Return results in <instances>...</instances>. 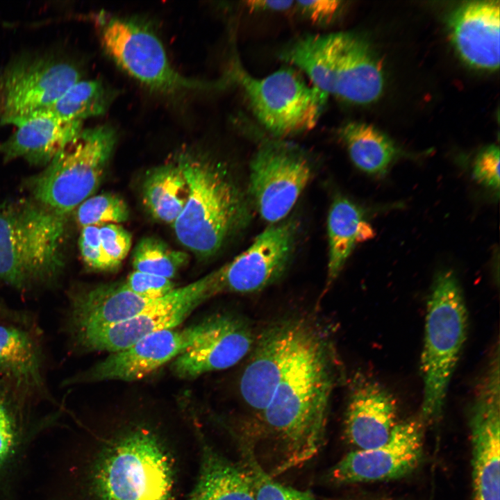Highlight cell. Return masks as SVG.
<instances>
[{
    "instance_id": "6da1fadb",
    "label": "cell",
    "mask_w": 500,
    "mask_h": 500,
    "mask_svg": "<svg viewBox=\"0 0 500 500\" xmlns=\"http://www.w3.org/2000/svg\"><path fill=\"white\" fill-rule=\"evenodd\" d=\"M255 344L240 388L277 449L274 477L303 466L322 449L332 367L322 336L303 319L273 324Z\"/></svg>"
},
{
    "instance_id": "7a4b0ae2",
    "label": "cell",
    "mask_w": 500,
    "mask_h": 500,
    "mask_svg": "<svg viewBox=\"0 0 500 500\" xmlns=\"http://www.w3.org/2000/svg\"><path fill=\"white\" fill-rule=\"evenodd\" d=\"M188 186L186 203L173 224L178 240L203 258L215 255L244 228L251 212L244 194L227 170L205 156L177 159Z\"/></svg>"
},
{
    "instance_id": "3957f363",
    "label": "cell",
    "mask_w": 500,
    "mask_h": 500,
    "mask_svg": "<svg viewBox=\"0 0 500 500\" xmlns=\"http://www.w3.org/2000/svg\"><path fill=\"white\" fill-rule=\"evenodd\" d=\"M66 224L67 216L34 199L0 204V280L22 291L56 281Z\"/></svg>"
},
{
    "instance_id": "277c9868",
    "label": "cell",
    "mask_w": 500,
    "mask_h": 500,
    "mask_svg": "<svg viewBox=\"0 0 500 500\" xmlns=\"http://www.w3.org/2000/svg\"><path fill=\"white\" fill-rule=\"evenodd\" d=\"M467 310L454 273L449 269L435 276L427 303L420 369L424 391L421 418L438 419L443 411L452 374L465 344Z\"/></svg>"
},
{
    "instance_id": "5b68a950",
    "label": "cell",
    "mask_w": 500,
    "mask_h": 500,
    "mask_svg": "<svg viewBox=\"0 0 500 500\" xmlns=\"http://www.w3.org/2000/svg\"><path fill=\"white\" fill-rule=\"evenodd\" d=\"M116 142L108 126L86 128L44 169L30 178L33 199L67 216L96 190Z\"/></svg>"
},
{
    "instance_id": "8992f818",
    "label": "cell",
    "mask_w": 500,
    "mask_h": 500,
    "mask_svg": "<svg viewBox=\"0 0 500 500\" xmlns=\"http://www.w3.org/2000/svg\"><path fill=\"white\" fill-rule=\"evenodd\" d=\"M95 485L103 500H170L172 472L155 438L137 432L104 456L96 472Z\"/></svg>"
},
{
    "instance_id": "52a82bcc",
    "label": "cell",
    "mask_w": 500,
    "mask_h": 500,
    "mask_svg": "<svg viewBox=\"0 0 500 500\" xmlns=\"http://www.w3.org/2000/svg\"><path fill=\"white\" fill-rule=\"evenodd\" d=\"M235 77L257 119L273 135L284 138L313 128L328 95L309 85L292 68L256 78L238 65Z\"/></svg>"
},
{
    "instance_id": "ba28073f",
    "label": "cell",
    "mask_w": 500,
    "mask_h": 500,
    "mask_svg": "<svg viewBox=\"0 0 500 500\" xmlns=\"http://www.w3.org/2000/svg\"><path fill=\"white\" fill-rule=\"evenodd\" d=\"M80 79L78 67L60 55L17 57L0 72V124H13L46 110Z\"/></svg>"
},
{
    "instance_id": "9c48e42d",
    "label": "cell",
    "mask_w": 500,
    "mask_h": 500,
    "mask_svg": "<svg viewBox=\"0 0 500 500\" xmlns=\"http://www.w3.org/2000/svg\"><path fill=\"white\" fill-rule=\"evenodd\" d=\"M101 38L105 50L118 66L157 92L177 94L219 85L179 74L170 64L157 36L136 23L111 18L103 24Z\"/></svg>"
},
{
    "instance_id": "30bf717a",
    "label": "cell",
    "mask_w": 500,
    "mask_h": 500,
    "mask_svg": "<svg viewBox=\"0 0 500 500\" xmlns=\"http://www.w3.org/2000/svg\"><path fill=\"white\" fill-rule=\"evenodd\" d=\"M212 272L154 300L137 315L116 324L70 336L84 351L124 350L153 333L175 328L203 302L217 295Z\"/></svg>"
},
{
    "instance_id": "8fae6325",
    "label": "cell",
    "mask_w": 500,
    "mask_h": 500,
    "mask_svg": "<svg viewBox=\"0 0 500 500\" xmlns=\"http://www.w3.org/2000/svg\"><path fill=\"white\" fill-rule=\"evenodd\" d=\"M308 159L292 146L262 144L250 162L249 191L260 217L269 224L287 218L312 176Z\"/></svg>"
},
{
    "instance_id": "7c38bea8",
    "label": "cell",
    "mask_w": 500,
    "mask_h": 500,
    "mask_svg": "<svg viewBox=\"0 0 500 500\" xmlns=\"http://www.w3.org/2000/svg\"><path fill=\"white\" fill-rule=\"evenodd\" d=\"M297 222L285 219L268 226L244 251L213 271L217 293H252L277 281L292 257Z\"/></svg>"
},
{
    "instance_id": "4fadbf2b",
    "label": "cell",
    "mask_w": 500,
    "mask_h": 500,
    "mask_svg": "<svg viewBox=\"0 0 500 500\" xmlns=\"http://www.w3.org/2000/svg\"><path fill=\"white\" fill-rule=\"evenodd\" d=\"M424 424L421 417L398 422L385 444L346 454L330 470L329 479L334 483L351 484L406 476L421 460Z\"/></svg>"
},
{
    "instance_id": "5bb4252c",
    "label": "cell",
    "mask_w": 500,
    "mask_h": 500,
    "mask_svg": "<svg viewBox=\"0 0 500 500\" xmlns=\"http://www.w3.org/2000/svg\"><path fill=\"white\" fill-rule=\"evenodd\" d=\"M207 319L182 329L150 334L127 349L110 353L105 359L62 382L64 385L104 381H134L144 378L173 360L204 330Z\"/></svg>"
},
{
    "instance_id": "9a60e30c",
    "label": "cell",
    "mask_w": 500,
    "mask_h": 500,
    "mask_svg": "<svg viewBox=\"0 0 500 500\" xmlns=\"http://www.w3.org/2000/svg\"><path fill=\"white\" fill-rule=\"evenodd\" d=\"M474 500H500L499 372L489 369L474 401L469 419Z\"/></svg>"
},
{
    "instance_id": "2e32d148",
    "label": "cell",
    "mask_w": 500,
    "mask_h": 500,
    "mask_svg": "<svg viewBox=\"0 0 500 500\" xmlns=\"http://www.w3.org/2000/svg\"><path fill=\"white\" fill-rule=\"evenodd\" d=\"M253 344L252 330L243 319L216 315L207 318L204 330L173 360L171 370L179 378L192 379L225 369L240 362Z\"/></svg>"
},
{
    "instance_id": "e0dca14e",
    "label": "cell",
    "mask_w": 500,
    "mask_h": 500,
    "mask_svg": "<svg viewBox=\"0 0 500 500\" xmlns=\"http://www.w3.org/2000/svg\"><path fill=\"white\" fill-rule=\"evenodd\" d=\"M344 415V435L356 449L385 444L397 424L392 394L376 379L358 373L349 388Z\"/></svg>"
},
{
    "instance_id": "ac0fdd59",
    "label": "cell",
    "mask_w": 500,
    "mask_h": 500,
    "mask_svg": "<svg viewBox=\"0 0 500 500\" xmlns=\"http://www.w3.org/2000/svg\"><path fill=\"white\" fill-rule=\"evenodd\" d=\"M0 377L31 397H49L39 332L8 312L0 317Z\"/></svg>"
},
{
    "instance_id": "d6986e66",
    "label": "cell",
    "mask_w": 500,
    "mask_h": 500,
    "mask_svg": "<svg viewBox=\"0 0 500 500\" xmlns=\"http://www.w3.org/2000/svg\"><path fill=\"white\" fill-rule=\"evenodd\" d=\"M83 123L64 120L47 111L33 114L12 124L16 130L0 142V156L4 161L22 158L45 167L80 135Z\"/></svg>"
},
{
    "instance_id": "ffe728a7",
    "label": "cell",
    "mask_w": 500,
    "mask_h": 500,
    "mask_svg": "<svg viewBox=\"0 0 500 500\" xmlns=\"http://www.w3.org/2000/svg\"><path fill=\"white\" fill-rule=\"evenodd\" d=\"M499 3L476 1L461 6L450 22L452 42L461 58L478 69L499 66Z\"/></svg>"
},
{
    "instance_id": "44dd1931",
    "label": "cell",
    "mask_w": 500,
    "mask_h": 500,
    "mask_svg": "<svg viewBox=\"0 0 500 500\" xmlns=\"http://www.w3.org/2000/svg\"><path fill=\"white\" fill-rule=\"evenodd\" d=\"M153 301L131 292L123 283L76 291L69 297L66 328L72 336L110 326L137 315Z\"/></svg>"
},
{
    "instance_id": "7402d4cb",
    "label": "cell",
    "mask_w": 500,
    "mask_h": 500,
    "mask_svg": "<svg viewBox=\"0 0 500 500\" xmlns=\"http://www.w3.org/2000/svg\"><path fill=\"white\" fill-rule=\"evenodd\" d=\"M384 87L382 65L361 38L340 33L334 66L333 94L356 104L376 101Z\"/></svg>"
},
{
    "instance_id": "603a6c76",
    "label": "cell",
    "mask_w": 500,
    "mask_h": 500,
    "mask_svg": "<svg viewBox=\"0 0 500 500\" xmlns=\"http://www.w3.org/2000/svg\"><path fill=\"white\" fill-rule=\"evenodd\" d=\"M327 230L328 288L341 273L356 244L372 238L374 233L365 221V210L343 196H338L330 206Z\"/></svg>"
},
{
    "instance_id": "cb8c5ba5",
    "label": "cell",
    "mask_w": 500,
    "mask_h": 500,
    "mask_svg": "<svg viewBox=\"0 0 500 500\" xmlns=\"http://www.w3.org/2000/svg\"><path fill=\"white\" fill-rule=\"evenodd\" d=\"M190 500H255L252 481L242 462L235 463L206 447Z\"/></svg>"
},
{
    "instance_id": "d4e9b609",
    "label": "cell",
    "mask_w": 500,
    "mask_h": 500,
    "mask_svg": "<svg viewBox=\"0 0 500 500\" xmlns=\"http://www.w3.org/2000/svg\"><path fill=\"white\" fill-rule=\"evenodd\" d=\"M340 33L306 35L285 47L280 57L306 73L312 85L333 94Z\"/></svg>"
},
{
    "instance_id": "484cf974",
    "label": "cell",
    "mask_w": 500,
    "mask_h": 500,
    "mask_svg": "<svg viewBox=\"0 0 500 500\" xmlns=\"http://www.w3.org/2000/svg\"><path fill=\"white\" fill-rule=\"evenodd\" d=\"M340 136L352 162L369 175L384 176L401 153L388 136L369 124L347 123Z\"/></svg>"
},
{
    "instance_id": "4316f807",
    "label": "cell",
    "mask_w": 500,
    "mask_h": 500,
    "mask_svg": "<svg viewBox=\"0 0 500 500\" xmlns=\"http://www.w3.org/2000/svg\"><path fill=\"white\" fill-rule=\"evenodd\" d=\"M188 192L185 177L176 160L157 167L147 174L142 200L155 219L174 224L186 203Z\"/></svg>"
},
{
    "instance_id": "83f0119b",
    "label": "cell",
    "mask_w": 500,
    "mask_h": 500,
    "mask_svg": "<svg viewBox=\"0 0 500 500\" xmlns=\"http://www.w3.org/2000/svg\"><path fill=\"white\" fill-rule=\"evenodd\" d=\"M32 398L0 377V473L11 465L17 453L26 408Z\"/></svg>"
},
{
    "instance_id": "f1b7e54d",
    "label": "cell",
    "mask_w": 500,
    "mask_h": 500,
    "mask_svg": "<svg viewBox=\"0 0 500 500\" xmlns=\"http://www.w3.org/2000/svg\"><path fill=\"white\" fill-rule=\"evenodd\" d=\"M110 100L111 94L100 81L80 79L43 111L64 120L83 122L104 113Z\"/></svg>"
},
{
    "instance_id": "f546056e",
    "label": "cell",
    "mask_w": 500,
    "mask_h": 500,
    "mask_svg": "<svg viewBox=\"0 0 500 500\" xmlns=\"http://www.w3.org/2000/svg\"><path fill=\"white\" fill-rule=\"evenodd\" d=\"M188 261L185 252L170 248L158 238L146 237L135 247L132 262L135 271L171 279Z\"/></svg>"
},
{
    "instance_id": "4dcf8cb0",
    "label": "cell",
    "mask_w": 500,
    "mask_h": 500,
    "mask_svg": "<svg viewBox=\"0 0 500 500\" xmlns=\"http://www.w3.org/2000/svg\"><path fill=\"white\" fill-rule=\"evenodd\" d=\"M242 463L252 481L255 500H317L309 491L284 485L274 480L258 460L251 442H240Z\"/></svg>"
},
{
    "instance_id": "1f68e13d",
    "label": "cell",
    "mask_w": 500,
    "mask_h": 500,
    "mask_svg": "<svg viewBox=\"0 0 500 500\" xmlns=\"http://www.w3.org/2000/svg\"><path fill=\"white\" fill-rule=\"evenodd\" d=\"M128 216L126 202L117 195L106 193L90 197L77 207L76 212V221L82 228L123 222Z\"/></svg>"
},
{
    "instance_id": "d6a6232c",
    "label": "cell",
    "mask_w": 500,
    "mask_h": 500,
    "mask_svg": "<svg viewBox=\"0 0 500 500\" xmlns=\"http://www.w3.org/2000/svg\"><path fill=\"white\" fill-rule=\"evenodd\" d=\"M99 233L102 250L115 269L120 265L131 249V235L117 224L99 226Z\"/></svg>"
},
{
    "instance_id": "836d02e7",
    "label": "cell",
    "mask_w": 500,
    "mask_h": 500,
    "mask_svg": "<svg viewBox=\"0 0 500 500\" xmlns=\"http://www.w3.org/2000/svg\"><path fill=\"white\" fill-rule=\"evenodd\" d=\"M122 283L131 292L151 300L162 298L175 289L171 279L135 270Z\"/></svg>"
},
{
    "instance_id": "e575fe53",
    "label": "cell",
    "mask_w": 500,
    "mask_h": 500,
    "mask_svg": "<svg viewBox=\"0 0 500 500\" xmlns=\"http://www.w3.org/2000/svg\"><path fill=\"white\" fill-rule=\"evenodd\" d=\"M499 149L494 144L482 149L476 157L472 174L478 183L494 192L499 191Z\"/></svg>"
},
{
    "instance_id": "d590c367",
    "label": "cell",
    "mask_w": 500,
    "mask_h": 500,
    "mask_svg": "<svg viewBox=\"0 0 500 500\" xmlns=\"http://www.w3.org/2000/svg\"><path fill=\"white\" fill-rule=\"evenodd\" d=\"M297 6L312 22H331L340 7L341 1L335 0L297 1Z\"/></svg>"
},
{
    "instance_id": "8d00e7d4",
    "label": "cell",
    "mask_w": 500,
    "mask_h": 500,
    "mask_svg": "<svg viewBox=\"0 0 500 500\" xmlns=\"http://www.w3.org/2000/svg\"><path fill=\"white\" fill-rule=\"evenodd\" d=\"M294 1H248L246 6L251 11H284L290 9Z\"/></svg>"
},
{
    "instance_id": "74e56055",
    "label": "cell",
    "mask_w": 500,
    "mask_h": 500,
    "mask_svg": "<svg viewBox=\"0 0 500 500\" xmlns=\"http://www.w3.org/2000/svg\"><path fill=\"white\" fill-rule=\"evenodd\" d=\"M6 312H7L6 310H3L1 308H0V317H2Z\"/></svg>"
}]
</instances>
